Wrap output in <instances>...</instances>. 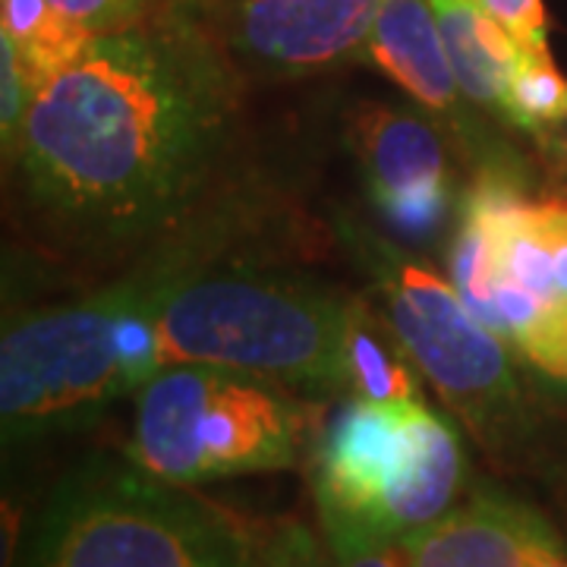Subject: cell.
I'll return each instance as SVG.
<instances>
[{"label":"cell","mask_w":567,"mask_h":567,"mask_svg":"<svg viewBox=\"0 0 567 567\" xmlns=\"http://www.w3.org/2000/svg\"><path fill=\"white\" fill-rule=\"evenodd\" d=\"M215 0L104 32L35 95L7 162L61 246H152L196 215L240 133L244 70Z\"/></svg>","instance_id":"cell-1"},{"label":"cell","mask_w":567,"mask_h":567,"mask_svg":"<svg viewBox=\"0 0 567 567\" xmlns=\"http://www.w3.org/2000/svg\"><path fill=\"white\" fill-rule=\"evenodd\" d=\"M259 524L142 466L89 461L41 507L20 567H252Z\"/></svg>","instance_id":"cell-2"},{"label":"cell","mask_w":567,"mask_h":567,"mask_svg":"<svg viewBox=\"0 0 567 567\" xmlns=\"http://www.w3.org/2000/svg\"><path fill=\"white\" fill-rule=\"evenodd\" d=\"M350 297L319 284L218 271L186 284L158 319V369L208 363L284 388L347 391Z\"/></svg>","instance_id":"cell-3"},{"label":"cell","mask_w":567,"mask_h":567,"mask_svg":"<svg viewBox=\"0 0 567 567\" xmlns=\"http://www.w3.org/2000/svg\"><path fill=\"white\" fill-rule=\"evenodd\" d=\"M306 406L290 388L244 369L183 363L162 369L136 394L126 457L177 486L297 466Z\"/></svg>","instance_id":"cell-4"},{"label":"cell","mask_w":567,"mask_h":567,"mask_svg":"<svg viewBox=\"0 0 567 567\" xmlns=\"http://www.w3.org/2000/svg\"><path fill=\"white\" fill-rule=\"evenodd\" d=\"M454 425L423 401L350 398L312 445L316 505L401 543L454 507L464 486Z\"/></svg>","instance_id":"cell-5"},{"label":"cell","mask_w":567,"mask_h":567,"mask_svg":"<svg viewBox=\"0 0 567 567\" xmlns=\"http://www.w3.org/2000/svg\"><path fill=\"white\" fill-rule=\"evenodd\" d=\"M353 256L375 278L388 322L447 410L486 447L514 445L524 425L511 347L480 322L457 287L363 227L344 224Z\"/></svg>","instance_id":"cell-6"},{"label":"cell","mask_w":567,"mask_h":567,"mask_svg":"<svg viewBox=\"0 0 567 567\" xmlns=\"http://www.w3.org/2000/svg\"><path fill=\"white\" fill-rule=\"evenodd\" d=\"M347 142L391 230L432 240L454 208L442 123L401 104L360 102L347 114Z\"/></svg>","instance_id":"cell-7"},{"label":"cell","mask_w":567,"mask_h":567,"mask_svg":"<svg viewBox=\"0 0 567 567\" xmlns=\"http://www.w3.org/2000/svg\"><path fill=\"white\" fill-rule=\"evenodd\" d=\"M382 0H215V25L240 70L309 76L363 61Z\"/></svg>","instance_id":"cell-8"},{"label":"cell","mask_w":567,"mask_h":567,"mask_svg":"<svg viewBox=\"0 0 567 567\" xmlns=\"http://www.w3.org/2000/svg\"><path fill=\"white\" fill-rule=\"evenodd\" d=\"M365 61L375 63L413 102L423 104L429 117L445 123L466 152L486 162L483 167L505 164L502 158H495V148L486 142V133L464 107L466 99L447 63L432 0H382Z\"/></svg>","instance_id":"cell-9"},{"label":"cell","mask_w":567,"mask_h":567,"mask_svg":"<svg viewBox=\"0 0 567 567\" xmlns=\"http://www.w3.org/2000/svg\"><path fill=\"white\" fill-rule=\"evenodd\" d=\"M548 520L502 488H480L439 520L404 536V567H529Z\"/></svg>","instance_id":"cell-10"},{"label":"cell","mask_w":567,"mask_h":567,"mask_svg":"<svg viewBox=\"0 0 567 567\" xmlns=\"http://www.w3.org/2000/svg\"><path fill=\"white\" fill-rule=\"evenodd\" d=\"M447 63L466 102L507 121L520 44L480 0H432Z\"/></svg>","instance_id":"cell-11"},{"label":"cell","mask_w":567,"mask_h":567,"mask_svg":"<svg viewBox=\"0 0 567 567\" xmlns=\"http://www.w3.org/2000/svg\"><path fill=\"white\" fill-rule=\"evenodd\" d=\"M423 372L410 360V353L394 334L388 319H382L360 297H350L347 322V391L353 398L375 404L423 401L420 398Z\"/></svg>","instance_id":"cell-12"},{"label":"cell","mask_w":567,"mask_h":567,"mask_svg":"<svg viewBox=\"0 0 567 567\" xmlns=\"http://www.w3.org/2000/svg\"><path fill=\"white\" fill-rule=\"evenodd\" d=\"M0 35L17 44L35 92L66 70L85 51V44L95 39L51 0H0Z\"/></svg>","instance_id":"cell-13"},{"label":"cell","mask_w":567,"mask_h":567,"mask_svg":"<svg viewBox=\"0 0 567 567\" xmlns=\"http://www.w3.org/2000/svg\"><path fill=\"white\" fill-rule=\"evenodd\" d=\"M567 121V80L558 73L548 51H527L520 48V63L511 82L507 99V123L543 133L546 126Z\"/></svg>","instance_id":"cell-14"},{"label":"cell","mask_w":567,"mask_h":567,"mask_svg":"<svg viewBox=\"0 0 567 567\" xmlns=\"http://www.w3.org/2000/svg\"><path fill=\"white\" fill-rule=\"evenodd\" d=\"M252 567H338V558L324 533L319 536L297 517H281L271 524H259Z\"/></svg>","instance_id":"cell-15"},{"label":"cell","mask_w":567,"mask_h":567,"mask_svg":"<svg viewBox=\"0 0 567 567\" xmlns=\"http://www.w3.org/2000/svg\"><path fill=\"white\" fill-rule=\"evenodd\" d=\"M319 507V524L338 558V567H404V555L394 539L369 529L334 507Z\"/></svg>","instance_id":"cell-16"},{"label":"cell","mask_w":567,"mask_h":567,"mask_svg":"<svg viewBox=\"0 0 567 567\" xmlns=\"http://www.w3.org/2000/svg\"><path fill=\"white\" fill-rule=\"evenodd\" d=\"M51 3L70 20L80 22L82 29H89L92 35H104V32H121V29L155 20L164 10L186 0H51Z\"/></svg>","instance_id":"cell-17"},{"label":"cell","mask_w":567,"mask_h":567,"mask_svg":"<svg viewBox=\"0 0 567 567\" xmlns=\"http://www.w3.org/2000/svg\"><path fill=\"white\" fill-rule=\"evenodd\" d=\"M35 95L39 92H35V85L22 66L17 44L7 35H0V140H3V158L13 152V145L20 140Z\"/></svg>","instance_id":"cell-18"},{"label":"cell","mask_w":567,"mask_h":567,"mask_svg":"<svg viewBox=\"0 0 567 567\" xmlns=\"http://www.w3.org/2000/svg\"><path fill=\"white\" fill-rule=\"evenodd\" d=\"M527 51H548V13L543 0H480Z\"/></svg>","instance_id":"cell-19"},{"label":"cell","mask_w":567,"mask_h":567,"mask_svg":"<svg viewBox=\"0 0 567 567\" xmlns=\"http://www.w3.org/2000/svg\"><path fill=\"white\" fill-rule=\"evenodd\" d=\"M536 212H539V224L551 249L558 293L567 300V199H539Z\"/></svg>","instance_id":"cell-20"},{"label":"cell","mask_w":567,"mask_h":567,"mask_svg":"<svg viewBox=\"0 0 567 567\" xmlns=\"http://www.w3.org/2000/svg\"><path fill=\"white\" fill-rule=\"evenodd\" d=\"M529 567H567V548L561 536L551 529V524L543 527V533L533 543V555H529Z\"/></svg>","instance_id":"cell-21"}]
</instances>
